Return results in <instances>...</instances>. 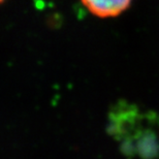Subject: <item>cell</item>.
Returning <instances> with one entry per match:
<instances>
[{
	"instance_id": "1",
	"label": "cell",
	"mask_w": 159,
	"mask_h": 159,
	"mask_svg": "<svg viewBox=\"0 0 159 159\" xmlns=\"http://www.w3.org/2000/svg\"><path fill=\"white\" fill-rule=\"evenodd\" d=\"M154 122L133 104L119 102L110 114L109 131L128 155L151 158L159 152V130Z\"/></svg>"
},
{
	"instance_id": "3",
	"label": "cell",
	"mask_w": 159,
	"mask_h": 159,
	"mask_svg": "<svg viewBox=\"0 0 159 159\" xmlns=\"http://www.w3.org/2000/svg\"><path fill=\"white\" fill-rule=\"evenodd\" d=\"M3 1H4V0H0V4H1V3H2Z\"/></svg>"
},
{
	"instance_id": "2",
	"label": "cell",
	"mask_w": 159,
	"mask_h": 159,
	"mask_svg": "<svg viewBox=\"0 0 159 159\" xmlns=\"http://www.w3.org/2000/svg\"><path fill=\"white\" fill-rule=\"evenodd\" d=\"M132 0H81L83 5L98 18H114L122 14L131 4Z\"/></svg>"
}]
</instances>
